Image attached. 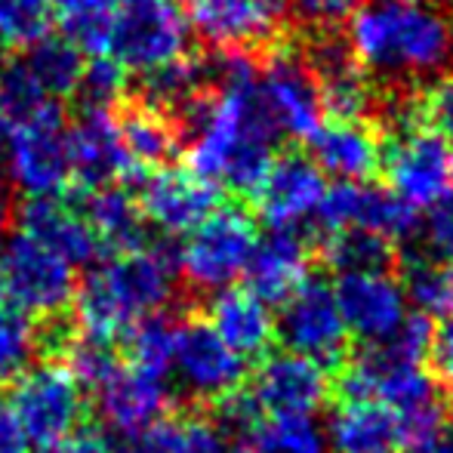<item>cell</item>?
Here are the masks:
<instances>
[{
	"label": "cell",
	"instance_id": "obj_28",
	"mask_svg": "<svg viewBox=\"0 0 453 453\" xmlns=\"http://www.w3.org/2000/svg\"><path fill=\"white\" fill-rule=\"evenodd\" d=\"M321 259L336 274L349 272H392L398 265L395 241L382 238L364 228H346V232L324 234Z\"/></svg>",
	"mask_w": 453,
	"mask_h": 453
},
{
	"label": "cell",
	"instance_id": "obj_44",
	"mask_svg": "<svg viewBox=\"0 0 453 453\" xmlns=\"http://www.w3.org/2000/svg\"><path fill=\"white\" fill-rule=\"evenodd\" d=\"M0 47H4V43H0Z\"/></svg>",
	"mask_w": 453,
	"mask_h": 453
},
{
	"label": "cell",
	"instance_id": "obj_26",
	"mask_svg": "<svg viewBox=\"0 0 453 453\" xmlns=\"http://www.w3.org/2000/svg\"><path fill=\"white\" fill-rule=\"evenodd\" d=\"M398 280L404 287L407 305L423 318H444L453 315V265L448 259H438L426 250H413L398 257Z\"/></svg>",
	"mask_w": 453,
	"mask_h": 453
},
{
	"label": "cell",
	"instance_id": "obj_17",
	"mask_svg": "<svg viewBox=\"0 0 453 453\" xmlns=\"http://www.w3.org/2000/svg\"><path fill=\"white\" fill-rule=\"evenodd\" d=\"M139 188V210L145 222L161 234L176 238L188 234L201 219H207L219 207V185H213L195 170L185 167H157L142 176Z\"/></svg>",
	"mask_w": 453,
	"mask_h": 453
},
{
	"label": "cell",
	"instance_id": "obj_13",
	"mask_svg": "<svg viewBox=\"0 0 453 453\" xmlns=\"http://www.w3.org/2000/svg\"><path fill=\"white\" fill-rule=\"evenodd\" d=\"M284 12L265 0H185V22L219 53H265L284 37Z\"/></svg>",
	"mask_w": 453,
	"mask_h": 453
},
{
	"label": "cell",
	"instance_id": "obj_35",
	"mask_svg": "<svg viewBox=\"0 0 453 453\" xmlns=\"http://www.w3.org/2000/svg\"><path fill=\"white\" fill-rule=\"evenodd\" d=\"M426 370L435 382L438 395L453 404V315L432 327L429 352H426Z\"/></svg>",
	"mask_w": 453,
	"mask_h": 453
},
{
	"label": "cell",
	"instance_id": "obj_24",
	"mask_svg": "<svg viewBox=\"0 0 453 453\" xmlns=\"http://www.w3.org/2000/svg\"><path fill=\"white\" fill-rule=\"evenodd\" d=\"M207 324L219 334V340L241 358H263L274 342V315L272 305L253 296L247 287H226L210 293Z\"/></svg>",
	"mask_w": 453,
	"mask_h": 453
},
{
	"label": "cell",
	"instance_id": "obj_20",
	"mask_svg": "<svg viewBox=\"0 0 453 453\" xmlns=\"http://www.w3.org/2000/svg\"><path fill=\"white\" fill-rule=\"evenodd\" d=\"M10 228L62 253L74 269H90L102 259V244L84 216L72 203H62L56 197H25L19 207H12Z\"/></svg>",
	"mask_w": 453,
	"mask_h": 453
},
{
	"label": "cell",
	"instance_id": "obj_34",
	"mask_svg": "<svg viewBox=\"0 0 453 453\" xmlns=\"http://www.w3.org/2000/svg\"><path fill=\"white\" fill-rule=\"evenodd\" d=\"M124 68L111 56H90V62H84L78 93L93 105H114V99L124 93Z\"/></svg>",
	"mask_w": 453,
	"mask_h": 453
},
{
	"label": "cell",
	"instance_id": "obj_42",
	"mask_svg": "<svg viewBox=\"0 0 453 453\" xmlns=\"http://www.w3.org/2000/svg\"><path fill=\"white\" fill-rule=\"evenodd\" d=\"M37 453H87L84 429L74 432L72 438H62V441H56V444H47V448H41Z\"/></svg>",
	"mask_w": 453,
	"mask_h": 453
},
{
	"label": "cell",
	"instance_id": "obj_18",
	"mask_svg": "<svg viewBox=\"0 0 453 453\" xmlns=\"http://www.w3.org/2000/svg\"><path fill=\"white\" fill-rule=\"evenodd\" d=\"M324 191V173L318 164L303 151H284L274 155L269 164V173L259 182L257 213L269 228H296L309 216H315Z\"/></svg>",
	"mask_w": 453,
	"mask_h": 453
},
{
	"label": "cell",
	"instance_id": "obj_29",
	"mask_svg": "<svg viewBox=\"0 0 453 453\" xmlns=\"http://www.w3.org/2000/svg\"><path fill=\"white\" fill-rule=\"evenodd\" d=\"M124 364L139 370H149L157 376H170V361H173L176 342V318L167 311L139 318L136 324L124 330Z\"/></svg>",
	"mask_w": 453,
	"mask_h": 453
},
{
	"label": "cell",
	"instance_id": "obj_25",
	"mask_svg": "<svg viewBox=\"0 0 453 453\" xmlns=\"http://www.w3.org/2000/svg\"><path fill=\"white\" fill-rule=\"evenodd\" d=\"M114 114H118V130L127 155H130L133 167L142 170V173L167 167L176 157V151L182 149L173 118L151 102H124Z\"/></svg>",
	"mask_w": 453,
	"mask_h": 453
},
{
	"label": "cell",
	"instance_id": "obj_12",
	"mask_svg": "<svg viewBox=\"0 0 453 453\" xmlns=\"http://www.w3.org/2000/svg\"><path fill=\"white\" fill-rule=\"evenodd\" d=\"M68 161H72V180L81 191L145 176L142 170L133 167L127 155L111 105L84 102L78 108L74 120L68 124Z\"/></svg>",
	"mask_w": 453,
	"mask_h": 453
},
{
	"label": "cell",
	"instance_id": "obj_2",
	"mask_svg": "<svg viewBox=\"0 0 453 453\" xmlns=\"http://www.w3.org/2000/svg\"><path fill=\"white\" fill-rule=\"evenodd\" d=\"M173 238H151L142 250L111 253L87 269L72 296V318L81 330L118 340L139 318L164 311L176 296Z\"/></svg>",
	"mask_w": 453,
	"mask_h": 453
},
{
	"label": "cell",
	"instance_id": "obj_40",
	"mask_svg": "<svg viewBox=\"0 0 453 453\" xmlns=\"http://www.w3.org/2000/svg\"><path fill=\"white\" fill-rule=\"evenodd\" d=\"M0 453H31V441L0 388Z\"/></svg>",
	"mask_w": 453,
	"mask_h": 453
},
{
	"label": "cell",
	"instance_id": "obj_33",
	"mask_svg": "<svg viewBox=\"0 0 453 453\" xmlns=\"http://www.w3.org/2000/svg\"><path fill=\"white\" fill-rule=\"evenodd\" d=\"M53 28L50 0H0V43L31 47L43 41Z\"/></svg>",
	"mask_w": 453,
	"mask_h": 453
},
{
	"label": "cell",
	"instance_id": "obj_1",
	"mask_svg": "<svg viewBox=\"0 0 453 453\" xmlns=\"http://www.w3.org/2000/svg\"><path fill=\"white\" fill-rule=\"evenodd\" d=\"M346 41L373 87L413 90L419 81H435L453 50V28L441 12L423 4H364L349 12Z\"/></svg>",
	"mask_w": 453,
	"mask_h": 453
},
{
	"label": "cell",
	"instance_id": "obj_7",
	"mask_svg": "<svg viewBox=\"0 0 453 453\" xmlns=\"http://www.w3.org/2000/svg\"><path fill=\"white\" fill-rule=\"evenodd\" d=\"M274 340L284 342L287 352L305 355L327 370H340L349 361L352 336L342 321L334 284L318 274H305L303 284L280 303Z\"/></svg>",
	"mask_w": 453,
	"mask_h": 453
},
{
	"label": "cell",
	"instance_id": "obj_23",
	"mask_svg": "<svg viewBox=\"0 0 453 453\" xmlns=\"http://www.w3.org/2000/svg\"><path fill=\"white\" fill-rule=\"evenodd\" d=\"M74 210L84 216V222L93 228L96 241L102 244V253H130L142 250L151 241L149 222H145L139 201L124 182L102 185L90 191H74Z\"/></svg>",
	"mask_w": 453,
	"mask_h": 453
},
{
	"label": "cell",
	"instance_id": "obj_36",
	"mask_svg": "<svg viewBox=\"0 0 453 453\" xmlns=\"http://www.w3.org/2000/svg\"><path fill=\"white\" fill-rule=\"evenodd\" d=\"M130 453H185V423L173 417L157 419L130 438Z\"/></svg>",
	"mask_w": 453,
	"mask_h": 453
},
{
	"label": "cell",
	"instance_id": "obj_43",
	"mask_svg": "<svg viewBox=\"0 0 453 453\" xmlns=\"http://www.w3.org/2000/svg\"><path fill=\"white\" fill-rule=\"evenodd\" d=\"M404 4H423V6H429V4H441V0H404Z\"/></svg>",
	"mask_w": 453,
	"mask_h": 453
},
{
	"label": "cell",
	"instance_id": "obj_21",
	"mask_svg": "<svg viewBox=\"0 0 453 453\" xmlns=\"http://www.w3.org/2000/svg\"><path fill=\"white\" fill-rule=\"evenodd\" d=\"M330 453H404L407 432L388 404L373 398H342L327 423Z\"/></svg>",
	"mask_w": 453,
	"mask_h": 453
},
{
	"label": "cell",
	"instance_id": "obj_9",
	"mask_svg": "<svg viewBox=\"0 0 453 453\" xmlns=\"http://www.w3.org/2000/svg\"><path fill=\"white\" fill-rule=\"evenodd\" d=\"M170 376L191 404L213 407L238 392L247 380V361L219 340L207 318L191 315L176 321V342Z\"/></svg>",
	"mask_w": 453,
	"mask_h": 453
},
{
	"label": "cell",
	"instance_id": "obj_19",
	"mask_svg": "<svg viewBox=\"0 0 453 453\" xmlns=\"http://www.w3.org/2000/svg\"><path fill=\"white\" fill-rule=\"evenodd\" d=\"M305 142L318 170L340 182H370L382 170V133L367 118H327Z\"/></svg>",
	"mask_w": 453,
	"mask_h": 453
},
{
	"label": "cell",
	"instance_id": "obj_32",
	"mask_svg": "<svg viewBox=\"0 0 453 453\" xmlns=\"http://www.w3.org/2000/svg\"><path fill=\"white\" fill-rule=\"evenodd\" d=\"M56 361H62L72 370V376L81 382V388H90L93 392V388L120 364V352L111 336H99V334H90V330L78 327Z\"/></svg>",
	"mask_w": 453,
	"mask_h": 453
},
{
	"label": "cell",
	"instance_id": "obj_38",
	"mask_svg": "<svg viewBox=\"0 0 453 453\" xmlns=\"http://www.w3.org/2000/svg\"><path fill=\"white\" fill-rule=\"evenodd\" d=\"M426 118L453 145V78H441L423 93Z\"/></svg>",
	"mask_w": 453,
	"mask_h": 453
},
{
	"label": "cell",
	"instance_id": "obj_8",
	"mask_svg": "<svg viewBox=\"0 0 453 453\" xmlns=\"http://www.w3.org/2000/svg\"><path fill=\"white\" fill-rule=\"evenodd\" d=\"M188 22L173 0H133L111 16L108 50L120 68L149 74L188 50Z\"/></svg>",
	"mask_w": 453,
	"mask_h": 453
},
{
	"label": "cell",
	"instance_id": "obj_14",
	"mask_svg": "<svg viewBox=\"0 0 453 453\" xmlns=\"http://www.w3.org/2000/svg\"><path fill=\"white\" fill-rule=\"evenodd\" d=\"M93 401L105 432L133 438L149 426H155L157 419L170 417L176 404V392L170 386V376L130 367L120 358L118 367L93 388Z\"/></svg>",
	"mask_w": 453,
	"mask_h": 453
},
{
	"label": "cell",
	"instance_id": "obj_11",
	"mask_svg": "<svg viewBox=\"0 0 453 453\" xmlns=\"http://www.w3.org/2000/svg\"><path fill=\"white\" fill-rule=\"evenodd\" d=\"M419 210L407 207L395 191L380 188L373 182H336L324 191L315 210L321 234L364 228L388 241H411L419 234Z\"/></svg>",
	"mask_w": 453,
	"mask_h": 453
},
{
	"label": "cell",
	"instance_id": "obj_37",
	"mask_svg": "<svg viewBox=\"0 0 453 453\" xmlns=\"http://www.w3.org/2000/svg\"><path fill=\"white\" fill-rule=\"evenodd\" d=\"M185 453H247L238 441L216 429L210 417L185 419Z\"/></svg>",
	"mask_w": 453,
	"mask_h": 453
},
{
	"label": "cell",
	"instance_id": "obj_41",
	"mask_svg": "<svg viewBox=\"0 0 453 453\" xmlns=\"http://www.w3.org/2000/svg\"><path fill=\"white\" fill-rule=\"evenodd\" d=\"M417 453H453V417L444 419V426L435 432V438Z\"/></svg>",
	"mask_w": 453,
	"mask_h": 453
},
{
	"label": "cell",
	"instance_id": "obj_4",
	"mask_svg": "<svg viewBox=\"0 0 453 453\" xmlns=\"http://www.w3.org/2000/svg\"><path fill=\"white\" fill-rule=\"evenodd\" d=\"M257 238V219L244 203H219L180 244L176 272L195 293L226 290L244 274Z\"/></svg>",
	"mask_w": 453,
	"mask_h": 453
},
{
	"label": "cell",
	"instance_id": "obj_5",
	"mask_svg": "<svg viewBox=\"0 0 453 453\" xmlns=\"http://www.w3.org/2000/svg\"><path fill=\"white\" fill-rule=\"evenodd\" d=\"M12 413L22 423L31 448H47L81 432L87 419V398L72 370L56 358L31 364L6 388Z\"/></svg>",
	"mask_w": 453,
	"mask_h": 453
},
{
	"label": "cell",
	"instance_id": "obj_30",
	"mask_svg": "<svg viewBox=\"0 0 453 453\" xmlns=\"http://www.w3.org/2000/svg\"><path fill=\"white\" fill-rule=\"evenodd\" d=\"M35 358H41L37 321L0 293V388L28 370Z\"/></svg>",
	"mask_w": 453,
	"mask_h": 453
},
{
	"label": "cell",
	"instance_id": "obj_10",
	"mask_svg": "<svg viewBox=\"0 0 453 453\" xmlns=\"http://www.w3.org/2000/svg\"><path fill=\"white\" fill-rule=\"evenodd\" d=\"M263 56L265 59L259 62V96L265 102V111H269L280 136L305 142L321 127L324 108L315 78H311L303 53H299V43H293L290 37H280Z\"/></svg>",
	"mask_w": 453,
	"mask_h": 453
},
{
	"label": "cell",
	"instance_id": "obj_31",
	"mask_svg": "<svg viewBox=\"0 0 453 453\" xmlns=\"http://www.w3.org/2000/svg\"><path fill=\"white\" fill-rule=\"evenodd\" d=\"M247 453H330L327 438L311 417H263Z\"/></svg>",
	"mask_w": 453,
	"mask_h": 453
},
{
	"label": "cell",
	"instance_id": "obj_3",
	"mask_svg": "<svg viewBox=\"0 0 453 453\" xmlns=\"http://www.w3.org/2000/svg\"><path fill=\"white\" fill-rule=\"evenodd\" d=\"M6 180L25 197H56L72 182L68 120L59 102H47L35 114L12 124L0 136Z\"/></svg>",
	"mask_w": 453,
	"mask_h": 453
},
{
	"label": "cell",
	"instance_id": "obj_15",
	"mask_svg": "<svg viewBox=\"0 0 453 453\" xmlns=\"http://www.w3.org/2000/svg\"><path fill=\"white\" fill-rule=\"evenodd\" d=\"M334 392L327 367L296 352L263 355L250 382V398L265 417H311Z\"/></svg>",
	"mask_w": 453,
	"mask_h": 453
},
{
	"label": "cell",
	"instance_id": "obj_39",
	"mask_svg": "<svg viewBox=\"0 0 453 453\" xmlns=\"http://www.w3.org/2000/svg\"><path fill=\"white\" fill-rule=\"evenodd\" d=\"M296 6V12L311 25H336L340 19H346L355 6H361L364 0H290Z\"/></svg>",
	"mask_w": 453,
	"mask_h": 453
},
{
	"label": "cell",
	"instance_id": "obj_6",
	"mask_svg": "<svg viewBox=\"0 0 453 453\" xmlns=\"http://www.w3.org/2000/svg\"><path fill=\"white\" fill-rule=\"evenodd\" d=\"M74 287L78 269L62 253L12 228L10 238L0 241V293L35 321L72 309Z\"/></svg>",
	"mask_w": 453,
	"mask_h": 453
},
{
	"label": "cell",
	"instance_id": "obj_16",
	"mask_svg": "<svg viewBox=\"0 0 453 453\" xmlns=\"http://www.w3.org/2000/svg\"><path fill=\"white\" fill-rule=\"evenodd\" d=\"M334 293L349 336H355L361 346H376L388 340L411 315L404 287L392 272L336 274Z\"/></svg>",
	"mask_w": 453,
	"mask_h": 453
},
{
	"label": "cell",
	"instance_id": "obj_22",
	"mask_svg": "<svg viewBox=\"0 0 453 453\" xmlns=\"http://www.w3.org/2000/svg\"><path fill=\"white\" fill-rule=\"evenodd\" d=\"M311 247L296 228H272L257 238L250 263L244 269L247 290L265 305H280L309 274Z\"/></svg>",
	"mask_w": 453,
	"mask_h": 453
},
{
	"label": "cell",
	"instance_id": "obj_27",
	"mask_svg": "<svg viewBox=\"0 0 453 453\" xmlns=\"http://www.w3.org/2000/svg\"><path fill=\"white\" fill-rule=\"evenodd\" d=\"M22 62L50 99L62 102L65 96L78 93L81 74H84V53L68 37L47 35L43 41L25 47Z\"/></svg>",
	"mask_w": 453,
	"mask_h": 453
}]
</instances>
